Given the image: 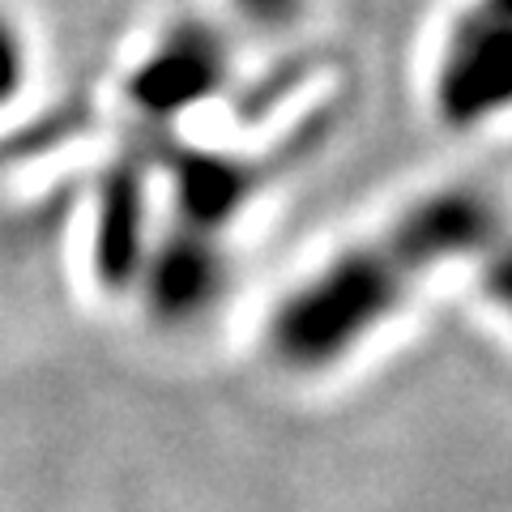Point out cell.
<instances>
[{"label":"cell","instance_id":"7a4b0ae2","mask_svg":"<svg viewBox=\"0 0 512 512\" xmlns=\"http://www.w3.org/2000/svg\"><path fill=\"white\" fill-rule=\"evenodd\" d=\"M431 103L453 128H474L512 111V0H470L444 30Z\"/></svg>","mask_w":512,"mask_h":512},{"label":"cell","instance_id":"3957f363","mask_svg":"<svg viewBox=\"0 0 512 512\" xmlns=\"http://www.w3.org/2000/svg\"><path fill=\"white\" fill-rule=\"evenodd\" d=\"M222 286V256L218 239L210 231H188L175 235L167 252L158 256L154 269V303L167 320H188L201 308H210V299Z\"/></svg>","mask_w":512,"mask_h":512},{"label":"cell","instance_id":"5b68a950","mask_svg":"<svg viewBox=\"0 0 512 512\" xmlns=\"http://www.w3.org/2000/svg\"><path fill=\"white\" fill-rule=\"evenodd\" d=\"M474 265H478V282H483V291L512 316V222H504L500 235H495L491 244L474 256Z\"/></svg>","mask_w":512,"mask_h":512},{"label":"cell","instance_id":"8992f818","mask_svg":"<svg viewBox=\"0 0 512 512\" xmlns=\"http://www.w3.org/2000/svg\"><path fill=\"white\" fill-rule=\"evenodd\" d=\"M252 26H286L303 9V0H231Z\"/></svg>","mask_w":512,"mask_h":512},{"label":"cell","instance_id":"6da1fadb","mask_svg":"<svg viewBox=\"0 0 512 512\" xmlns=\"http://www.w3.org/2000/svg\"><path fill=\"white\" fill-rule=\"evenodd\" d=\"M478 188H436L397 210L380 231L329 256L269 320V350L295 372L346 359L367 333L406 308L448 265H466L504 227Z\"/></svg>","mask_w":512,"mask_h":512},{"label":"cell","instance_id":"277c9868","mask_svg":"<svg viewBox=\"0 0 512 512\" xmlns=\"http://www.w3.org/2000/svg\"><path fill=\"white\" fill-rule=\"evenodd\" d=\"M222 82V52L210 30H184L180 43H171L146 73H141V94L150 107H188L205 99Z\"/></svg>","mask_w":512,"mask_h":512}]
</instances>
